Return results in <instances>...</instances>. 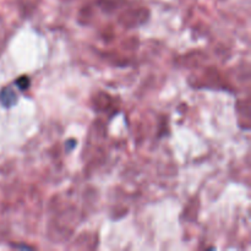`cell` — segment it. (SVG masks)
<instances>
[{
  "mask_svg": "<svg viewBox=\"0 0 251 251\" xmlns=\"http://www.w3.org/2000/svg\"><path fill=\"white\" fill-rule=\"evenodd\" d=\"M16 100V95H15V92L10 87L4 88V90L0 92V102H1L5 107H11Z\"/></svg>",
  "mask_w": 251,
  "mask_h": 251,
  "instance_id": "obj_1",
  "label": "cell"
},
{
  "mask_svg": "<svg viewBox=\"0 0 251 251\" xmlns=\"http://www.w3.org/2000/svg\"><path fill=\"white\" fill-rule=\"evenodd\" d=\"M16 86L20 88V90H26L29 86V78L26 77V76H22V77H19L16 80Z\"/></svg>",
  "mask_w": 251,
  "mask_h": 251,
  "instance_id": "obj_2",
  "label": "cell"
}]
</instances>
